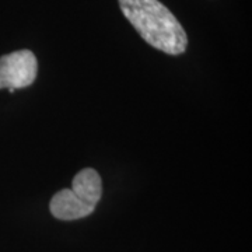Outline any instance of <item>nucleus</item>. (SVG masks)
<instances>
[{
	"mask_svg": "<svg viewBox=\"0 0 252 252\" xmlns=\"http://www.w3.org/2000/svg\"><path fill=\"white\" fill-rule=\"evenodd\" d=\"M119 7L150 46L174 56L187 51L185 30L160 0H119Z\"/></svg>",
	"mask_w": 252,
	"mask_h": 252,
	"instance_id": "f257e3e1",
	"label": "nucleus"
},
{
	"mask_svg": "<svg viewBox=\"0 0 252 252\" xmlns=\"http://www.w3.org/2000/svg\"><path fill=\"white\" fill-rule=\"evenodd\" d=\"M102 196V181L98 171L84 168L74 175L72 188L55 193L49 210L58 220L72 221L90 216Z\"/></svg>",
	"mask_w": 252,
	"mask_h": 252,
	"instance_id": "f03ea898",
	"label": "nucleus"
},
{
	"mask_svg": "<svg viewBox=\"0 0 252 252\" xmlns=\"http://www.w3.org/2000/svg\"><path fill=\"white\" fill-rule=\"evenodd\" d=\"M38 62L34 52L21 49L0 58V90L9 89L14 93L26 89L36 79Z\"/></svg>",
	"mask_w": 252,
	"mask_h": 252,
	"instance_id": "7ed1b4c3",
	"label": "nucleus"
}]
</instances>
